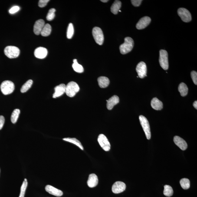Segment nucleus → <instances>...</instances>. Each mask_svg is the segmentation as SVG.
Wrapping results in <instances>:
<instances>
[{
  "label": "nucleus",
  "instance_id": "f257e3e1",
  "mask_svg": "<svg viewBox=\"0 0 197 197\" xmlns=\"http://www.w3.org/2000/svg\"><path fill=\"white\" fill-rule=\"evenodd\" d=\"M134 46V42L133 39L130 37H126L125 38V42L121 45L119 49L121 54H125L132 51Z\"/></svg>",
  "mask_w": 197,
  "mask_h": 197
},
{
  "label": "nucleus",
  "instance_id": "f03ea898",
  "mask_svg": "<svg viewBox=\"0 0 197 197\" xmlns=\"http://www.w3.org/2000/svg\"><path fill=\"white\" fill-rule=\"evenodd\" d=\"M79 90V87L77 83L70 81L66 86L65 93L69 97H73Z\"/></svg>",
  "mask_w": 197,
  "mask_h": 197
},
{
  "label": "nucleus",
  "instance_id": "7ed1b4c3",
  "mask_svg": "<svg viewBox=\"0 0 197 197\" xmlns=\"http://www.w3.org/2000/svg\"><path fill=\"white\" fill-rule=\"evenodd\" d=\"M1 91L5 95L11 94L15 89V86L13 82L6 80L3 82L1 85Z\"/></svg>",
  "mask_w": 197,
  "mask_h": 197
},
{
  "label": "nucleus",
  "instance_id": "20e7f679",
  "mask_svg": "<svg viewBox=\"0 0 197 197\" xmlns=\"http://www.w3.org/2000/svg\"><path fill=\"white\" fill-rule=\"evenodd\" d=\"M20 52L19 48L15 46H8L4 50L6 56L10 58H17L19 55Z\"/></svg>",
  "mask_w": 197,
  "mask_h": 197
},
{
  "label": "nucleus",
  "instance_id": "39448f33",
  "mask_svg": "<svg viewBox=\"0 0 197 197\" xmlns=\"http://www.w3.org/2000/svg\"><path fill=\"white\" fill-rule=\"evenodd\" d=\"M92 33L96 42L99 45H102L104 42V36L101 29L99 27H94L93 29Z\"/></svg>",
  "mask_w": 197,
  "mask_h": 197
},
{
  "label": "nucleus",
  "instance_id": "423d86ee",
  "mask_svg": "<svg viewBox=\"0 0 197 197\" xmlns=\"http://www.w3.org/2000/svg\"><path fill=\"white\" fill-rule=\"evenodd\" d=\"M159 63L161 67L164 70H167L169 68L168 54L166 51L161 50L159 51Z\"/></svg>",
  "mask_w": 197,
  "mask_h": 197
},
{
  "label": "nucleus",
  "instance_id": "0eeeda50",
  "mask_svg": "<svg viewBox=\"0 0 197 197\" xmlns=\"http://www.w3.org/2000/svg\"><path fill=\"white\" fill-rule=\"evenodd\" d=\"M139 119L147 139H150L151 135L148 121L146 117L143 116H139Z\"/></svg>",
  "mask_w": 197,
  "mask_h": 197
},
{
  "label": "nucleus",
  "instance_id": "6e6552de",
  "mask_svg": "<svg viewBox=\"0 0 197 197\" xmlns=\"http://www.w3.org/2000/svg\"><path fill=\"white\" fill-rule=\"evenodd\" d=\"M97 141L102 148L105 151H109L111 148V145L108 139L104 135L100 134L98 137Z\"/></svg>",
  "mask_w": 197,
  "mask_h": 197
},
{
  "label": "nucleus",
  "instance_id": "1a4fd4ad",
  "mask_svg": "<svg viewBox=\"0 0 197 197\" xmlns=\"http://www.w3.org/2000/svg\"><path fill=\"white\" fill-rule=\"evenodd\" d=\"M178 14L182 21L185 22H189L192 20L190 13L186 8H179L178 10Z\"/></svg>",
  "mask_w": 197,
  "mask_h": 197
},
{
  "label": "nucleus",
  "instance_id": "9d476101",
  "mask_svg": "<svg viewBox=\"0 0 197 197\" xmlns=\"http://www.w3.org/2000/svg\"><path fill=\"white\" fill-rule=\"evenodd\" d=\"M139 77L143 79L147 77V67L145 63L142 61L138 64L136 68Z\"/></svg>",
  "mask_w": 197,
  "mask_h": 197
},
{
  "label": "nucleus",
  "instance_id": "9b49d317",
  "mask_svg": "<svg viewBox=\"0 0 197 197\" xmlns=\"http://www.w3.org/2000/svg\"><path fill=\"white\" fill-rule=\"evenodd\" d=\"M126 185L124 182L118 181L115 182L112 186V190L113 193H120L125 190Z\"/></svg>",
  "mask_w": 197,
  "mask_h": 197
},
{
  "label": "nucleus",
  "instance_id": "f8f14e48",
  "mask_svg": "<svg viewBox=\"0 0 197 197\" xmlns=\"http://www.w3.org/2000/svg\"><path fill=\"white\" fill-rule=\"evenodd\" d=\"M151 19L148 17H144L141 19L136 24V28L139 30H141L146 28L149 25Z\"/></svg>",
  "mask_w": 197,
  "mask_h": 197
},
{
  "label": "nucleus",
  "instance_id": "ddd939ff",
  "mask_svg": "<svg viewBox=\"0 0 197 197\" xmlns=\"http://www.w3.org/2000/svg\"><path fill=\"white\" fill-rule=\"evenodd\" d=\"M47 49L42 47H37L34 52V54L36 58L39 59L45 58L47 54Z\"/></svg>",
  "mask_w": 197,
  "mask_h": 197
},
{
  "label": "nucleus",
  "instance_id": "4468645a",
  "mask_svg": "<svg viewBox=\"0 0 197 197\" xmlns=\"http://www.w3.org/2000/svg\"><path fill=\"white\" fill-rule=\"evenodd\" d=\"M173 141L175 144L179 147L181 150H185L187 148V144L186 141L179 136H175L174 137Z\"/></svg>",
  "mask_w": 197,
  "mask_h": 197
},
{
  "label": "nucleus",
  "instance_id": "2eb2a0df",
  "mask_svg": "<svg viewBox=\"0 0 197 197\" xmlns=\"http://www.w3.org/2000/svg\"><path fill=\"white\" fill-rule=\"evenodd\" d=\"M45 25V22L44 20L40 19L36 21L34 26V33L37 35H40Z\"/></svg>",
  "mask_w": 197,
  "mask_h": 197
},
{
  "label": "nucleus",
  "instance_id": "dca6fc26",
  "mask_svg": "<svg viewBox=\"0 0 197 197\" xmlns=\"http://www.w3.org/2000/svg\"><path fill=\"white\" fill-rule=\"evenodd\" d=\"M45 189L46 191L49 194L56 196L60 197L63 195L62 191L51 185H47L45 187Z\"/></svg>",
  "mask_w": 197,
  "mask_h": 197
},
{
  "label": "nucleus",
  "instance_id": "f3484780",
  "mask_svg": "<svg viewBox=\"0 0 197 197\" xmlns=\"http://www.w3.org/2000/svg\"><path fill=\"white\" fill-rule=\"evenodd\" d=\"M66 85L64 84H61L56 86L54 88L55 92L53 94V97L54 98L60 97L65 93Z\"/></svg>",
  "mask_w": 197,
  "mask_h": 197
},
{
  "label": "nucleus",
  "instance_id": "a211bd4d",
  "mask_svg": "<svg viewBox=\"0 0 197 197\" xmlns=\"http://www.w3.org/2000/svg\"><path fill=\"white\" fill-rule=\"evenodd\" d=\"M106 101L107 102V109L109 110H111L115 105L119 103V99L118 96L113 95Z\"/></svg>",
  "mask_w": 197,
  "mask_h": 197
},
{
  "label": "nucleus",
  "instance_id": "6ab92c4d",
  "mask_svg": "<svg viewBox=\"0 0 197 197\" xmlns=\"http://www.w3.org/2000/svg\"><path fill=\"white\" fill-rule=\"evenodd\" d=\"M87 183L88 185L90 188H93L97 186L98 183L97 175L93 173L90 175Z\"/></svg>",
  "mask_w": 197,
  "mask_h": 197
},
{
  "label": "nucleus",
  "instance_id": "aec40b11",
  "mask_svg": "<svg viewBox=\"0 0 197 197\" xmlns=\"http://www.w3.org/2000/svg\"><path fill=\"white\" fill-rule=\"evenodd\" d=\"M151 105L152 108L156 110H161L163 108V103L157 98H153L152 100Z\"/></svg>",
  "mask_w": 197,
  "mask_h": 197
},
{
  "label": "nucleus",
  "instance_id": "412c9836",
  "mask_svg": "<svg viewBox=\"0 0 197 197\" xmlns=\"http://www.w3.org/2000/svg\"><path fill=\"white\" fill-rule=\"evenodd\" d=\"M99 86L101 88H105L110 84V80L107 77H99L97 79Z\"/></svg>",
  "mask_w": 197,
  "mask_h": 197
},
{
  "label": "nucleus",
  "instance_id": "4be33fe9",
  "mask_svg": "<svg viewBox=\"0 0 197 197\" xmlns=\"http://www.w3.org/2000/svg\"><path fill=\"white\" fill-rule=\"evenodd\" d=\"M122 3L120 1H115V2L112 5L111 8V12L114 14H117L121 7Z\"/></svg>",
  "mask_w": 197,
  "mask_h": 197
},
{
  "label": "nucleus",
  "instance_id": "5701e85b",
  "mask_svg": "<svg viewBox=\"0 0 197 197\" xmlns=\"http://www.w3.org/2000/svg\"><path fill=\"white\" fill-rule=\"evenodd\" d=\"M52 31V27L50 24H45L44 28L41 31V34L42 36L44 37H47L49 36Z\"/></svg>",
  "mask_w": 197,
  "mask_h": 197
},
{
  "label": "nucleus",
  "instance_id": "b1692460",
  "mask_svg": "<svg viewBox=\"0 0 197 197\" xmlns=\"http://www.w3.org/2000/svg\"><path fill=\"white\" fill-rule=\"evenodd\" d=\"M63 140L74 144L79 147L81 150H84V148H83L81 142L78 139H76V138H66L63 139Z\"/></svg>",
  "mask_w": 197,
  "mask_h": 197
},
{
  "label": "nucleus",
  "instance_id": "393cba45",
  "mask_svg": "<svg viewBox=\"0 0 197 197\" xmlns=\"http://www.w3.org/2000/svg\"><path fill=\"white\" fill-rule=\"evenodd\" d=\"M178 90L182 96H186L188 94V88L184 83H182L179 84Z\"/></svg>",
  "mask_w": 197,
  "mask_h": 197
},
{
  "label": "nucleus",
  "instance_id": "a878e982",
  "mask_svg": "<svg viewBox=\"0 0 197 197\" xmlns=\"http://www.w3.org/2000/svg\"><path fill=\"white\" fill-rule=\"evenodd\" d=\"M73 63L72 64V67L73 70L77 72L81 73L84 72V68L83 66L79 64L77 59H74L73 60Z\"/></svg>",
  "mask_w": 197,
  "mask_h": 197
},
{
  "label": "nucleus",
  "instance_id": "bb28decb",
  "mask_svg": "<svg viewBox=\"0 0 197 197\" xmlns=\"http://www.w3.org/2000/svg\"><path fill=\"white\" fill-rule=\"evenodd\" d=\"M33 81L32 80H29L23 85L21 89V93H24L28 91L32 85Z\"/></svg>",
  "mask_w": 197,
  "mask_h": 197
},
{
  "label": "nucleus",
  "instance_id": "cd10ccee",
  "mask_svg": "<svg viewBox=\"0 0 197 197\" xmlns=\"http://www.w3.org/2000/svg\"><path fill=\"white\" fill-rule=\"evenodd\" d=\"M20 113L19 109H16L13 111L11 117V121L13 123H16Z\"/></svg>",
  "mask_w": 197,
  "mask_h": 197
},
{
  "label": "nucleus",
  "instance_id": "c85d7f7f",
  "mask_svg": "<svg viewBox=\"0 0 197 197\" xmlns=\"http://www.w3.org/2000/svg\"><path fill=\"white\" fill-rule=\"evenodd\" d=\"M163 193L165 196L171 197L173 195V191L172 187L169 185H165Z\"/></svg>",
  "mask_w": 197,
  "mask_h": 197
},
{
  "label": "nucleus",
  "instance_id": "c756f323",
  "mask_svg": "<svg viewBox=\"0 0 197 197\" xmlns=\"http://www.w3.org/2000/svg\"><path fill=\"white\" fill-rule=\"evenodd\" d=\"M180 184L181 187L184 189H189L190 186V182L189 180L186 178H183L180 181Z\"/></svg>",
  "mask_w": 197,
  "mask_h": 197
},
{
  "label": "nucleus",
  "instance_id": "7c9ffc66",
  "mask_svg": "<svg viewBox=\"0 0 197 197\" xmlns=\"http://www.w3.org/2000/svg\"><path fill=\"white\" fill-rule=\"evenodd\" d=\"M28 185V182H27V180L25 179H24V181L21 187V191H20V194L19 197H24Z\"/></svg>",
  "mask_w": 197,
  "mask_h": 197
},
{
  "label": "nucleus",
  "instance_id": "2f4dec72",
  "mask_svg": "<svg viewBox=\"0 0 197 197\" xmlns=\"http://www.w3.org/2000/svg\"><path fill=\"white\" fill-rule=\"evenodd\" d=\"M74 34V28L72 24L70 23L69 24L68 28L67 31V38L70 39L72 38Z\"/></svg>",
  "mask_w": 197,
  "mask_h": 197
},
{
  "label": "nucleus",
  "instance_id": "473e14b6",
  "mask_svg": "<svg viewBox=\"0 0 197 197\" xmlns=\"http://www.w3.org/2000/svg\"><path fill=\"white\" fill-rule=\"evenodd\" d=\"M56 9L54 8H51L49 10L47 16V21H51L54 19L55 16V13Z\"/></svg>",
  "mask_w": 197,
  "mask_h": 197
},
{
  "label": "nucleus",
  "instance_id": "72a5a7b5",
  "mask_svg": "<svg viewBox=\"0 0 197 197\" xmlns=\"http://www.w3.org/2000/svg\"><path fill=\"white\" fill-rule=\"evenodd\" d=\"M191 77L194 84H197V73L195 71H192L191 72Z\"/></svg>",
  "mask_w": 197,
  "mask_h": 197
},
{
  "label": "nucleus",
  "instance_id": "f704fd0d",
  "mask_svg": "<svg viewBox=\"0 0 197 197\" xmlns=\"http://www.w3.org/2000/svg\"><path fill=\"white\" fill-rule=\"evenodd\" d=\"M49 1V0H40L39 1L38 6L40 8H44L47 6Z\"/></svg>",
  "mask_w": 197,
  "mask_h": 197
},
{
  "label": "nucleus",
  "instance_id": "c9c22d12",
  "mask_svg": "<svg viewBox=\"0 0 197 197\" xmlns=\"http://www.w3.org/2000/svg\"><path fill=\"white\" fill-rule=\"evenodd\" d=\"M20 10V8L18 6H14L12 7L9 10V12L10 13L13 14L15 13L18 12Z\"/></svg>",
  "mask_w": 197,
  "mask_h": 197
},
{
  "label": "nucleus",
  "instance_id": "e433bc0d",
  "mask_svg": "<svg viewBox=\"0 0 197 197\" xmlns=\"http://www.w3.org/2000/svg\"><path fill=\"white\" fill-rule=\"evenodd\" d=\"M142 1V0H132L131 2L134 6L139 7L141 5Z\"/></svg>",
  "mask_w": 197,
  "mask_h": 197
},
{
  "label": "nucleus",
  "instance_id": "4c0bfd02",
  "mask_svg": "<svg viewBox=\"0 0 197 197\" xmlns=\"http://www.w3.org/2000/svg\"><path fill=\"white\" fill-rule=\"evenodd\" d=\"M5 119L3 116H0V130H1L3 127L5 123Z\"/></svg>",
  "mask_w": 197,
  "mask_h": 197
},
{
  "label": "nucleus",
  "instance_id": "58836bf2",
  "mask_svg": "<svg viewBox=\"0 0 197 197\" xmlns=\"http://www.w3.org/2000/svg\"><path fill=\"white\" fill-rule=\"evenodd\" d=\"M193 106L194 108L195 109H197V101H195L193 103Z\"/></svg>",
  "mask_w": 197,
  "mask_h": 197
},
{
  "label": "nucleus",
  "instance_id": "ea45409f",
  "mask_svg": "<svg viewBox=\"0 0 197 197\" xmlns=\"http://www.w3.org/2000/svg\"><path fill=\"white\" fill-rule=\"evenodd\" d=\"M101 1L102 2L104 3L107 2L109 1H107V0H102V1Z\"/></svg>",
  "mask_w": 197,
  "mask_h": 197
},
{
  "label": "nucleus",
  "instance_id": "a19ab883",
  "mask_svg": "<svg viewBox=\"0 0 197 197\" xmlns=\"http://www.w3.org/2000/svg\"><path fill=\"white\" fill-rule=\"evenodd\" d=\"M119 12H121V11L120 10H119Z\"/></svg>",
  "mask_w": 197,
  "mask_h": 197
},
{
  "label": "nucleus",
  "instance_id": "79ce46f5",
  "mask_svg": "<svg viewBox=\"0 0 197 197\" xmlns=\"http://www.w3.org/2000/svg\"><path fill=\"white\" fill-rule=\"evenodd\" d=\"M0 172H1V170H0Z\"/></svg>",
  "mask_w": 197,
  "mask_h": 197
}]
</instances>
